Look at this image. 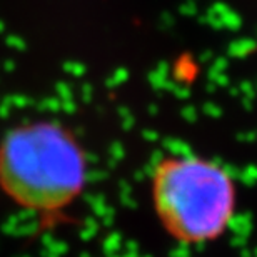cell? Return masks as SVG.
Masks as SVG:
<instances>
[{"instance_id": "1", "label": "cell", "mask_w": 257, "mask_h": 257, "mask_svg": "<svg viewBox=\"0 0 257 257\" xmlns=\"http://www.w3.org/2000/svg\"><path fill=\"white\" fill-rule=\"evenodd\" d=\"M87 177L84 147L59 122H24L0 141V191L27 212L62 214L84 194Z\"/></svg>"}, {"instance_id": "2", "label": "cell", "mask_w": 257, "mask_h": 257, "mask_svg": "<svg viewBox=\"0 0 257 257\" xmlns=\"http://www.w3.org/2000/svg\"><path fill=\"white\" fill-rule=\"evenodd\" d=\"M157 222L182 245H205L227 232L237 212V184L227 167L197 154H172L151 174Z\"/></svg>"}]
</instances>
